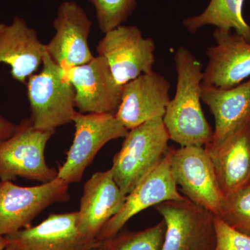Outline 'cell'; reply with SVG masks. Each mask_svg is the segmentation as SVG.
<instances>
[{
	"mask_svg": "<svg viewBox=\"0 0 250 250\" xmlns=\"http://www.w3.org/2000/svg\"><path fill=\"white\" fill-rule=\"evenodd\" d=\"M177 81L175 95L166 108L163 118L170 140L180 147H205L213 131L204 115L201 105L203 66L185 47L174 54Z\"/></svg>",
	"mask_w": 250,
	"mask_h": 250,
	"instance_id": "1",
	"label": "cell"
},
{
	"mask_svg": "<svg viewBox=\"0 0 250 250\" xmlns=\"http://www.w3.org/2000/svg\"><path fill=\"white\" fill-rule=\"evenodd\" d=\"M124 139L110 170L126 196L167 155L170 137L163 118H156L129 130Z\"/></svg>",
	"mask_w": 250,
	"mask_h": 250,
	"instance_id": "2",
	"label": "cell"
},
{
	"mask_svg": "<svg viewBox=\"0 0 250 250\" xmlns=\"http://www.w3.org/2000/svg\"><path fill=\"white\" fill-rule=\"evenodd\" d=\"M42 64V70L27 82L30 119L37 129L55 131L72 123L77 113L75 88L47 52Z\"/></svg>",
	"mask_w": 250,
	"mask_h": 250,
	"instance_id": "3",
	"label": "cell"
},
{
	"mask_svg": "<svg viewBox=\"0 0 250 250\" xmlns=\"http://www.w3.org/2000/svg\"><path fill=\"white\" fill-rule=\"evenodd\" d=\"M55 131L36 128L30 118L18 125L14 134L0 143V182L20 178L47 183L58 177V170L45 160L47 143Z\"/></svg>",
	"mask_w": 250,
	"mask_h": 250,
	"instance_id": "4",
	"label": "cell"
},
{
	"mask_svg": "<svg viewBox=\"0 0 250 250\" xmlns=\"http://www.w3.org/2000/svg\"><path fill=\"white\" fill-rule=\"evenodd\" d=\"M72 123L75 136L65 162L58 168V177L68 184L80 183L85 169L108 142L125 138L128 130L109 113H82L77 111Z\"/></svg>",
	"mask_w": 250,
	"mask_h": 250,
	"instance_id": "5",
	"label": "cell"
},
{
	"mask_svg": "<svg viewBox=\"0 0 250 250\" xmlns=\"http://www.w3.org/2000/svg\"><path fill=\"white\" fill-rule=\"evenodd\" d=\"M69 185L56 178L34 187H20L11 181L0 183V236L28 228L51 205L70 200Z\"/></svg>",
	"mask_w": 250,
	"mask_h": 250,
	"instance_id": "6",
	"label": "cell"
},
{
	"mask_svg": "<svg viewBox=\"0 0 250 250\" xmlns=\"http://www.w3.org/2000/svg\"><path fill=\"white\" fill-rule=\"evenodd\" d=\"M166 223L161 250H215V215L190 200L167 201L155 206Z\"/></svg>",
	"mask_w": 250,
	"mask_h": 250,
	"instance_id": "7",
	"label": "cell"
},
{
	"mask_svg": "<svg viewBox=\"0 0 250 250\" xmlns=\"http://www.w3.org/2000/svg\"><path fill=\"white\" fill-rule=\"evenodd\" d=\"M170 166L175 183L192 203L220 214L223 194L214 166L205 147L187 146L170 150Z\"/></svg>",
	"mask_w": 250,
	"mask_h": 250,
	"instance_id": "8",
	"label": "cell"
},
{
	"mask_svg": "<svg viewBox=\"0 0 250 250\" xmlns=\"http://www.w3.org/2000/svg\"><path fill=\"white\" fill-rule=\"evenodd\" d=\"M155 49L154 41L143 37L139 27L123 24L105 33L97 47L98 55L107 61L115 80L122 86L152 71Z\"/></svg>",
	"mask_w": 250,
	"mask_h": 250,
	"instance_id": "9",
	"label": "cell"
},
{
	"mask_svg": "<svg viewBox=\"0 0 250 250\" xmlns=\"http://www.w3.org/2000/svg\"><path fill=\"white\" fill-rule=\"evenodd\" d=\"M63 70L75 88L79 112L116 115L123 86L115 80L105 58L98 55L86 63Z\"/></svg>",
	"mask_w": 250,
	"mask_h": 250,
	"instance_id": "10",
	"label": "cell"
},
{
	"mask_svg": "<svg viewBox=\"0 0 250 250\" xmlns=\"http://www.w3.org/2000/svg\"><path fill=\"white\" fill-rule=\"evenodd\" d=\"M171 149L160 164L126 195L124 205L102 229L97 239L103 242L119 233L130 219L149 207L167 201H184L170 166Z\"/></svg>",
	"mask_w": 250,
	"mask_h": 250,
	"instance_id": "11",
	"label": "cell"
},
{
	"mask_svg": "<svg viewBox=\"0 0 250 250\" xmlns=\"http://www.w3.org/2000/svg\"><path fill=\"white\" fill-rule=\"evenodd\" d=\"M53 26L56 33L45 44L46 52L63 70L83 65L94 58L88 39L92 21L75 1H65L59 6Z\"/></svg>",
	"mask_w": 250,
	"mask_h": 250,
	"instance_id": "12",
	"label": "cell"
},
{
	"mask_svg": "<svg viewBox=\"0 0 250 250\" xmlns=\"http://www.w3.org/2000/svg\"><path fill=\"white\" fill-rule=\"evenodd\" d=\"M213 38L202 85L229 89L241 84L250 77V42L235 31L218 28Z\"/></svg>",
	"mask_w": 250,
	"mask_h": 250,
	"instance_id": "13",
	"label": "cell"
},
{
	"mask_svg": "<svg viewBox=\"0 0 250 250\" xmlns=\"http://www.w3.org/2000/svg\"><path fill=\"white\" fill-rule=\"evenodd\" d=\"M170 83L152 71L143 74L123 85L122 100L116 116L129 130L156 118H164L170 101Z\"/></svg>",
	"mask_w": 250,
	"mask_h": 250,
	"instance_id": "14",
	"label": "cell"
},
{
	"mask_svg": "<svg viewBox=\"0 0 250 250\" xmlns=\"http://www.w3.org/2000/svg\"><path fill=\"white\" fill-rule=\"evenodd\" d=\"M77 211L51 213L34 227L5 236L21 250H94L101 242L82 234Z\"/></svg>",
	"mask_w": 250,
	"mask_h": 250,
	"instance_id": "15",
	"label": "cell"
},
{
	"mask_svg": "<svg viewBox=\"0 0 250 250\" xmlns=\"http://www.w3.org/2000/svg\"><path fill=\"white\" fill-rule=\"evenodd\" d=\"M202 101L215 119V129L207 149L220 147L250 127V79L229 89L202 83Z\"/></svg>",
	"mask_w": 250,
	"mask_h": 250,
	"instance_id": "16",
	"label": "cell"
},
{
	"mask_svg": "<svg viewBox=\"0 0 250 250\" xmlns=\"http://www.w3.org/2000/svg\"><path fill=\"white\" fill-rule=\"evenodd\" d=\"M126 197L110 169L93 174L83 186L77 211V224L80 232L97 239L104 226L121 210Z\"/></svg>",
	"mask_w": 250,
	"mask_h": 250,
	"instance_id": "17",
	"label": "cell"
},
{
	"mask_svg": "<svg viewBox=\"0 0 250 250\" xmlns=\"http://www.w3.org/2000/svg\"><path fill=\"white\" fill-rule=\"evenodd\" d=\"M46 52L45 44L39 39L35 29L19 16L6 24L0 34V63L11 67L13 78L21 83L37 71Z\"/></svg>",
	"mask_w": 250,
	"mask_h": 250,
	"instance_id": "18",
	"label": "cell"
},
{
	"mask_svg": "<svg viewBox=\"0 0 250 250\" xmlns=\"http://www.w3.org/2000/svg\"><path fill=\"white\" fill-rule=\"evenodd\" d=\"M207 151L223 197L250 184V127L220 147Z\"/></svg>",
	"mask_w": 250,
	"mask_h": 250,
	"instance_id": "19",
	"label": "cell"
},
{
	"mask_svg": "<svg viewBox=\"0 0 250 250\" xmlns=\"http://www.w3.org/2000/svg\"><path fill=\"white\" fill-rule=\"evenodd\" d=\"M243 2L244 0H210L201 14L184 20V27L195 34L206 25H213L235 31L250 42V26L243 16Z\"/></svg>",
	"mask_w": 250,
	"mask_h": 250,
	"instance_id": "20",
	"label": "cell"
},
{
	"mask_svg": "<svg viewBox=\"0 0 250 250\" xmlns=\"http://www.w3.org/2000/svg\"><path fill=\"white\" fill-rule=\"evenodd\" d=\"M164 219L139 231H126L101 242L100 250H161L166 233Z\"/></svg>",
	"mask_w": 250,
	"mask_h": 250,
	"instance_id": "21",
	"label": "cell"
},
{
	"mask_svg": "<svg viewBox=\"0 0 250 250\" xmlns=\"http://www.w3.org/2000/svg\"><path fill=\"white\" fill-rule=\"evenodd\" d=\"M217 216L237 231L250 236V184L224 196Z\"/></svg>",
	"mask_w": 250,
	"mask_h": 250,
	"instance_id": "22",
	"label": "cell"
},
{
	"mask_svg": "<svg viewBox=\"0 0 250 250\" xmlns=\"http://www.w3.org/2000/svg\"><path fill=\"white\" fill-rule=\"evenodd\" d=\"M88 1L95 7L99 28L104 34L122 25L136 7V0Z\"/></svg>",
	"mask_w": 250,
	"mask_h": 250,
	"instance_id": "23",
	"label": "cell"
},
{
	"mask_svg": "<svg viewBox=\"0 0 250 250\" xmlns=\"http://www.w3.org/2000/svg\"><path fill=\"white\" fill-rule=\"evenodd\" d=\"M215 250H250V236L237 231L215 215Z\"/></svg>",
	"mask_w": 250,
	"mask_h": 250,
	"instance_id": "24",
	"label": "cell"
},
{
	"mask_svg": "<svg viewBox=\"0 0 250 250\" xmlns=\"http://www.w3.org/2000/svg\"><path fill=\"white\" fill-rule=\"evenodd\" d=\"M18 128V125L4 118L0 115V143L9 139Z\"/></svg>",
	"mask_w": 250,
	"mask_h": 250,
	"instance_id": "25",
	"label": "cell"
},
{
	"mask_svg": "<svg viewBox=\"0 0 250 250\" xmlns=\"http://www.w3.org/2000/svg\"><path fill=\"white\" fill-rule=\"evenodd\" d=\"M9 243V241L6 237L0 236V250H4Z\"/></svg>",
	"mask_w": 250,
	"mask_h": 250,
	"instance_id": "26",
	"label": "cell"
},
{
	"mask_svg": "<svg viewBox=\"0 0 250 250\" xmlns=\"http://www.w3.org/2000/svg\"><path fill=\"white\" fill-rule=\"evenodd\" d=\"M4 250H21L19 248H18L16 245H14V243H11L9 242V245L6 246V248H5Z\"/></svg>",
	"mask_w": 250,
	"mask_h": 250,
	"instance_id": "27",
	"label": "cell"
},
{
	"mask_svg": "<svg viewBox=\"0 0 250 250\" xmlns=\"http://www.w3.org/2000/svg\"><path fill=\"white\" fill-rule=\"evenodd\" d=\"M5 27H6V24H3V23H0V34H1L2 31L4 30Z\"/></svg>",
	"mask_w": 250,
	"mask_h": 250,
	"instance_id": "28",
	"label": "cell"
},
{
	"mask_svg": "<svg viewBox=\"0 0 250 250\" xmlns=\"http://www.w3.org/2000/svg\"><path fill=\"white\" fill-rule=\"evenodd\" d=\"M94 250H100V246H99L98 248H96V249H95Z\"/></svg>",
	"mask_w": 250,
	"mask_h": 250,
	"instance_id": "29",
	"label": "cell"
},
{
	"mask_svg": "<svg viewBox=\"0 0 250 250\" xmlns=\"http://www.w3.org/2000/svg\"><path fill=\"white\" fill-rule=\"evenodd\" d=\"M0 183H1V182H0Z\"/></svg>",
	"mask_w": 250,
	"mask_h": 250,
	"instance_id": "30",
	"label": "cell"
}]
</instances>
